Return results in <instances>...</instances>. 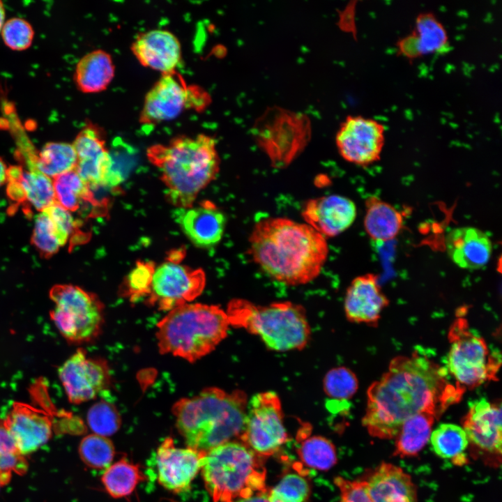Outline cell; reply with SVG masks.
<instances>
[{
  "mask_svg": "<svg viewBox=\"0 0 502 502\" xmlns=\"http://www.w3.org/2000/svg\"><path fill=\"white\" fill-rule=\"evenodd\" d=\"M464 392L449 381L444 367L423 353L397 356L369 387L363 424L374 437L393 439L409 417L421 412L438 417Z\"/></svg>",
  "mask_w": 502,
  "mask_h": 502,
  "instance_id": "6da1fadb",
  "label": "cell"
},
{
  "mask_svg": "<svg viewBox=\"0 0 502 502\" xmlns=\"http://www.w3.org/2000/svg\"><path fill=\"white\" fill-rule=\"evenodd\" d=\"M253 261L272 279L304 284L320 273L328 253L326 238L306 223L284 218L258 222L249 238Z\"/></svg>",
  "mask_w": 502,
  "mask_h": 502,
  "instance_id": "7a4b0ae2",
  "label": "cell"
},
{
  "mask_svg": "<svg viewBox=\"0 0 502 502\" xmlns=\"http://www.w3.org/2000/svg\"><path fill=\"white\" fill-rule=\"evenodd\" d=\"M248 398L241 390L231 392L208 387L175 402L172 413L187 447L200 452L239 439L244 427Z\"/></svg>",
  "mask_w": 502,
  "mask_h": 502,
  "instance_id": "3957f363",
  "label": "cell"
},
{
  "mask_svg": "<svg viewBox=\"0 0 502 502\" xmlns=\"http://www.w3.org/2000/svg\"><path fill=\"white\" fill-rule=\"evenodd\" d=\"M146 155L161 174L168 201L177 208L192 206L219 171L215 140L204 134L181 135L167 144L152 145Z\"/></svg>",
  "mask_w": 502,
  "mask_h": 502,
  "instance_id": "277c9868",
  "label": "cell"
},
{
  "mask_svg": "<svg viewBox=\"0 0 502 502\" xmlns=\"http://www.w3.org/2000/svg\"><path fill=\"white\" fill-rule=\"evenodd\" d=\"M230 326L226 310L214 305L188 303L170 311L157 324L159 351L193 363L213 351Z\"/></svg>",
  "mask_w": 502,
  "mask_h": 502,
  "instance_id": "5b68a950",
  "label": "cell"
},
{
  "mask_svg": "<svg viewBox=\"0 0 502 502\" xmlns=\"http://www.w3.org/2000/svg\"><path fill=\"white\" fill-rule=\"evenodd\" d=\"M230 326L243 328L259 337L271 350H300L307 344L310 327L304 308L289 301L267 305L235 299L226 310Z\"/></svg>",
  "mask_w": 502,
  "mask_h": 502,
  "instance_id": "8992f818",
  "label": "cell"
},
{
  "mask_svg": "<svg viewBox=\"0 0 502 502\" xmlns=\"http://www.w3.org/2000/svg\"><path fill=\"white\" fill-rule=\"evenodd\" d=\"M201 470L214 502H230L267 492L261 457L241 442L229 441L206 452Z\"/></svg>",
  "mask_w": 502,
  "mask_h": 502,
  "instance_id": "52a82bcc",
  "label": "cell"
},
{
  "mask_svg": "<svg viewBox=\"0 0 502 502\" xmlns=\"http://www.w3.org/2000/svg\"><path fill=\"white\" fill-rule=\"evenodd\" d=\"M448 340L450 345L444 367L457 386L465 390L497 379L501 363L500 352L492 349L470 328L466 319L458 317L453 321Z\"/></svg>",
  "mask_w": 502,
  "mask_h": 502,
  "instance_id": "ba28073f",
  "label": "cell"
},
{
  "mask_svg": "<svg viewBox=\"0 0 502 502\" xmlns=\"http://www.w3.org/2000/svg\"><path fill=\"white\" fill-rule=\"evenodd\" d=\"M54 303L51 319L69 342L82 344L96 338L104 323V305L94 294L70 284L50 290Z\"/></svg>",
  "mask_w": 502,
  "mask_h": 502,
  "instance_id": "9c48e42d",
  "label": "cell"
},
{
  "mask_svg": "<svg viewBox=\"0 0 502 502\" xmlns=\"http://www.w3.org/2000/svg\"><path fill=\"white\" fill-rule=\"evenodd\" d=\"M311 132L309 119L299 112L270 107L252 127L258 144L272 161L284 163L306 145Z\"/></svg>",
  "mask_w": 502,
  "mask_h": 502,
  "instance_id": "30bf717a",
  "label": "cell"
},
{
  "mask_svg": "<svg viewBox=\"0 0 502 502\" xmlns=\"http://www.w3.org/2000/svg\"><path fill=\"white\" fill-rule=\"evenodd\" d=\"M239 439L261 457L275 454L285 443L281 402L275 392L258 393L248 400Z\"/></svg>",
  "mask_w": 502,
  "mask_h": 502,
  "instance_id": "8fae6325",
  "label": "cell"
},
{
  "mask_svg": "<svg viewBox=\"0 0 502 502\" xmlns=\"http://www.w3.org/2000/svg\"><path fill=\"white\" fill-rule=\"evenodd\" d=\"M207 96L197 86H187L175 73L162 75L145 96L139 122L156 125L174 119L187 109H201Z\"/></svg>",
  "mask_w": 502,
  "mask_h": 502,
  "instance_id": "7c38bea8",
  "label": "cell"
},
{
  "mask_svg": "<svg viewBox=\"0 0 502 502\" xmlns=\"http://www.w3.org/2000/svg\"><path fill=\"white\" fill-rule=\"evenodd\" d=\"M206 284L205 273L180 261L167 260L155 268L147 303L159 310L170 311L195 301Z\"/></svg>",
  "mask_w": 502,
  "mask_h": 502,
  "instance_id": "4fadbf2b",
  "label": "cell"
},
{
  "mask_svg": "<svg viewBox=\"0 0 502 502\" xmlns=\"http://www.w3.org/2000/svg\"><path fill=\"white\" fill-rule=\"evenodd\" d=\"M386 128L380 121L358 115L346 117L336 134L340 155L347 162L367 166L380 160Z\"/></svg>",
  "mask_w": 502,
  "mask_h": 502,
  "instance_id": "5bb4252c",
  "label": "cell"
},
{
  "mask_svg": "<svg viewBox=\"0 0 502 502\" xmlns=\"http://www.w3.org/2000/svg\"><path fill=\"white\" fill-rule=\"evenodd\" d=\"M58 372L68 400L75 404L94 399L107 388L110 381L106 362L87 356L82 349L69 357Z\"/></svg>",
  "mask_w": 502,
  "mask_h": 502,
  "instance_id": "9a60e30c",
  "label": "cell"
},
{
  "mask_svg": "<svg viewBox=\"0 0 502 502\" xmlns=\"http://www.w3.org/2000/svg\"><path fill=\"white\" fill-rule=\"evenodd\" d=\"M206 452L191 448H176L173 439L165 438L157 449L158 480L174 493L184 492L201 470Z\"/></svg>",
  "mask_w": 502,
  "mask_h": 502,
  "instance_id": "2e32d148",
  "label": "cell"
},
{
  "mask_svg": "<svg viewBox=\"0 0 502 502\" xmlns=\"http://www.w3.org/2000/svg\"><path fill=\"white\" fill-rule=\"evenodd\" d=\"M462 428L470 442L482 452L495 456L501 460V406L485 398L469 404L467 413L463 418Z\"/></svg>",
  "mask_w": 502,
  "mask_h": 502,
  "instance_id": "e0dca14e",
  "label": "cell"
},
{
  "mask_svg": "<svg viewBox=\"0 0 502 502\" xmlns=\"http://www.w3.org/2000/svg\"><path fill=\"white\" fill-rule=\"evenodd\" d=\"M3 422L24 456L36 451L52 436V423L48 415L26 403L14 402Z\"/></svg>",
  "mask_w": 502,
  "mask_h": 502,
  "instance_id": "ac0fdd59",
  "label": "cell"
},
{
  "mask_svg": "<svg viewBox=\"0 0 502 502\" xmlns=\"http://www.w3.org/2000/svg\"><path fill=\"white\" fill-rule=\"evenodd\" d=\"M72 145L77 162L75 170L90 189L102 186L110 163V154L102 130L88 123L77 134Z\"/></svg>",
  "mask_w": 502,
  "mask_h": 502,
  "instance_id": "d6986e66",
  "label": "cell"
},
{
  "mask_svg": "<svg viewBox=\"0 0 502 502\" xmlns=\"http://www.w3.org/2000/svg\"><path fill=\"white\" fill-rule=\"evenodd\" d=\"M174 218L188 239L202 248H212L221 241L227 223L224 213L209 201L195 207L177 208Z\"/></svg>",
  "mask_w": 502,
  "mask_h": 502,
  "instance_id": "ffe728a7",
  "label": "cell"
},
{
  "mask_svg": "<svg viewBox=\"0 0 502 502\" xmlns=\"http://www.w3.org/2000/svg\"><path fill=\"white\" fill-rule=\"evenodd\" d=\"M356 213V204L351 199L332 195L308 201L302 216L307 225L326 238L337 236L350 227Z\"/></svg>",
  "mask_w": 502,
  "mask_h": 502,
  "instance_id": "44dd1931",
  "label": "cell"
},
{
  "mask_svg": "<svg viewBox=\"0 0 502 502\" xmlns=\"http://www.w3.org/2000/svg\"><path fill=\"white\" fill-rule=\"evenodd\" d=\"M131 50L143 66L162 75L175 73L181 59L179 40L174 33L165 29L140 33L134 40Z\"/></svg>",
  "mask_w": 502,
  "mask_h": 502,
  "instance_id": "7402d4cb",
  "label": "cell"
},
{
  "mask_svg": "<svg viewBox=\"0 0 502 502\" xmlns=\"http://www.w3.org/2000/svg\"><path fill=\"white\" fill-rule=\"evenodd\" d=\"M389 301L382 291L378 276L366 273L354 278L347 288L344 312L351 322L375 326Z\"/></svg>",
  "mask_w": 502,
  "mask_h": 502,
  "instance_id": "603a6c76",
  "label": "cell"
},
{
  "mask_svg": "<svg viewBox=\"0 0 502 502\" xmlns=\"http://www.w3.org/2000/svg\"><path fill=\"white\" fill-rule=\"evenodd\" d=\"M446 250L458 267L477 270L489 261L492 244L486 233L473 227H459L450 230L445 239Z\"/></svg>",
  "mask_w": 502,
  "mask_h": 502,
  "instance_id": "cb8c5ba5",
  "label": "cell"
},
{
  "mask_svg": "<svg viewBox=\"0 0 502 502\" xmlns=\"http://www.w3.org/2000/svg\"><path fill=\"white\" fill-rule=\"evenodd\" d=\"M449 46L446 27L430 12L420 13L416 18L412 31L398 40V52L409 59L442 53Z\"/></svg>",
  "mask_w": 502,
  "mask_h": 502,
  "instance_id": "d4e9b609",
  "label": "cell"
},
{
  "mask_svg": "<svg viewBox=\"0 0 502 502\" xmlns=\"http://www.w3.org/2000/svg\"><path fill=\"white\" fill-rule=\"evenodd\" d=\"M365 481L372 502H418L411 477L395 465L380 464Z\"/></svg>",
  "mask_w": 502,
  "mask_h": 502,
  "instance_id": "484cf974",
  "label": "cell"
},
{
  "mask_svg": "<svg viewBox=\"0 0 502 502\" xmlns=\"http://www.w3.org/2000/svg\"><path fill=\"white\" fill-rule=\"evenodd\" d=\"M114 73L111 55L102 50H96L79 59L75 70L74 82L84 93H99L107 88Z\"/></svg>",
  "mask_w": 502,
  "mask_h": 502,
  "instance_id": "4316f807",
  "label": "cell"
},
{
  "mask_svg": "<svg viewBox=\"0 0 502 502\" xmlns=\"http://www.w3.org/2000/svg\"><path fill=\"white\" fill-rule=\"evenodd\" d=\"M403 222L402 213L390 204L376 196L365 200L363 224L372 240L385 242L394 239L401 231Z\"/></svg>",
  "mask_w": 502,
  "mask_h": 502,
  "instance_id": "83f0119b",
  "label": "cell"
},
{
  "mask_svg": "<svg viewBox=\"0 0 502 502\" xmlns=\"http://www.w3.org/2000/svg\"><path fill=\"white\" fill-rule=\"evenodd\" d=\"M436 418L432 413L421 412L407 418L395 437V455L400 457L416 455L428 442Z\"/></svg>",
  "mask_w": 502,
  "mask_h": 502,
  "instance_id": "f1b7e54d",
  "label": "cell"
},
{
  "mask_svg": "<svg viewBox=\"0 0 502 502\" xmlns=\"http://www.w3.org/2000/svg\"><path fill=\"white\" fill-rule=\"evenodd\" d=\"M77 162L72 144L51 142L36 154L29 169H36L51 178L74 170Z\"/></svg>",
  "mask_w": 502,
  "mask_h": 502,
  "instance_id": "f546056e",
  "label": "cell"
},
{
  "mask_svg": "<svg viewBox=\"0 0 502 502\" xmlns=\"http://www.w3.org/2000/svg\"><path fill=\"white\" fill-rule=\"evenodd\" d=\"M430 442L439 457L451 459L457 465L466 462L464 452L469 440L462 427L452 423L441 424L431 433Z\"/></svg>",
  "mask_w": 502,
  "mask_h": 502,
  "instance_id": "4dcf8cb0",
  "label": "cell"
},
{
  "mask_svg": "<svg viewBox=\"0 0 502 502\" xmlns=\"http://www.w3.org/2000/svg\"><path fill=\"white\" fill-rule=\"evenodd\" d=\"M145 476L139 466L122 458L106 469L102 482L113 498L126 497L132 494Z\"/></svg>",
  "mask_w": 502,
  "mask_h": 502,
  "instance_id": "1f68e13d",
  "label": "cell"
},
{
  "mask_svg": "<svg viewBox=\"0 0 502 502\" xmlns=\"http://www.w3.org/2000/svg\"><path fill=\"white\" fill-rule=\"evenodd\" d=\"M52 181L56 202L67 211H77L84 201L95 204L91 190L75 169L59 175Z\"/></svg>",
  "mask_w": 502,
  "mask_h": 502,
  "instance_id": "d6a6232c",
  "label": "cell"
},
{
  "mask_svg": "<svg viewBox=\"0 0 502 502\" xmlns=\"http://www.w3.org/2000/svg\"><path fill=\"white\" fill-rule=\"evenodd\" d=\"M19 183L24 200L40 212L56 202L52 178L36 169H21Z\"/></svg>",
  "mask_w": 502,
  "mask_h": 502,
  "instance_id": "836d02e7",
  "label": "cell"
},
{
  "mask_svg": "<svg viewBox=\"0 0 502 502\" xmlns=\"http://www.w3.org/2000/svg\"><path fill=\"white\" fill-rule=\"evenodd\" d=\"M298 453L305 465L319 470L330 469L337 459L333 444L321 436H312L302 440Z\"/></svg>",
  "mask_w": 502,
  "mask_h": 502,
  "instance_id": "e575fe53",
  "label": "cell"
},
{
  "mask_svg": "<svg viewBox=\"0 0 502 502\" xmlns=\"http://www.w3.org/2000/svg\"><path fill=\"white\" fill-rule=\"evenodd\" d=\"M114 454V447L110 439L96 434L84 436L79 445L81 459L91 469H107L110 466Z\"/></svg>",
  "mask_w": 502,
  "mask_h": 502,
  "instance_id": "d590c367",
  "label": "cell"
},
{
  "mask_svg": "<svg viewBox=\"0 0 502 502\" xmlns=\"http://www.w3.org/2000/svg\"><path fill=\"white\" fill-rule=\"evenodd\" d=\"M155 266L151 261H139L124 279L121 289L123 297L130 302L148 297L151 293V284Z\"/></svg>",
  "mask_w": 502,
  "mask_h": 502,
  "instance_id": "8d00e7d4",
  "label": "cell"
},
{
  "mask_svg": "<svg viewBox=\"0 0 502 502\" xmlns=\"http://www.w3.org/2000/svg\"><path fill=\"white\" fill-rule=\"evenodd\" d=\"M358 382L355 374L349 368L338 367L329 370L324 379V389L330 398L345 402L356 393Z\"/></svg>",
  "mask_w": 502,
  "mask_h": 502,
  "instance_id": "74e56055",
  "label": "cell"
},
{
  "mask_svg": "<svg viewBox=\"0 0 502 502\" xmlns=\"http://www.w3.org/2000/svg\"><path fill=\"white\" fill-rule=\"evenodd\" d=\"M87 422L93 434L104 436L116 433L121 424V416L115 406L105 400L91 406L87 413Z\"/></svg>",
  "mask_w": 502,
  "mask_h": 502,
  "instance_id": "f35d334b",
  "label": "cell"
},
{
  "mask_svg": "<svg viewBox=\"0 0 502 502\" xmlns=\"http://www.w3.org/2000/svg\"><path fill=\"white\" fill-rule=\"evenodd\" d=\"M31 242L45 258L53 256L61 247L52 222L45 211L39 212L35 219Z\"/></svg>",
  "mask_w": 502,
  "mask_h": 502,
  "instance_id": "ab89813d",
  "label": "cell"
},
{
  "mask_svg": "<svg viewBox=\"0 0 502 502\" xmlns=\"http://www.w3.org/2000/svg\"><path fill=\"white\" fill-rule=\"evenodd\" d=\"M309 492V485L303 477L289 473L267 492V496L270 502H304Z\"/></svg>",
  "mask_w": 502,
  "mask_h": 502,
  "instance_id": "60d3db41",
  "label": "cell"
},
{
  "mask_svg": "<svg viewBox=\"0 0 502 502\" xmlns=\"http://www.w3.org/2000/svg\"><path fill=\"white\" fill-rule=\"evenodd\" d=\"M1 35L5 45L10 49L22 51L31 46L34 31L29 22L15 17L5 21Z\"/></svg>",
  "mask_w": 502,
  "mask_h": 502,
  "instance_id": "b9f144b4",
  "label": "cell"
},
{
  "mask_svg": "<svg viewBox=\"0 0 502 502\" xmlns=\"http://www.w3.org/2000/svg\"><path fill=\"white\" fill-rule=\"evenodd\" d=\"M43 211L52 222L61 246L65 245L77 228V222L71 213L56 202Z\"/></svg>",
  "mask_w": 502,
  "mask_h": 502,
  "instance_id": "7bdbcfd3",
  "label": "cell"
},
{
  "mask_svg": "<svg viewBox=\"0 0 502 502\" xmlns=\"http://www.w3.org/2000/svg\"><path fill=\"white\" fill-rule=\"evenodd\" d=\"M335 483L340 490V502H372L366 481H350L338 477Z\"/></svg>",
  "mask_w": 502,
  "mask_h": 502,
  "instance_id": "ee69618b",
  "label": "cell"
},
{
  "mask_svg": "<svg viewBox=\"0 0 502 502\" xmlns=\"http://www.w3.org/2000/svg\"><path fill=\"white\" fill-rule=\"evenodd\" d=\"M267 492L258 493L248 498L239 499L230 502H270L268 499Z\"/></svg>",
  "mask_w": 502,
  "mask_h": 502,
  "instance_id": "f6af8a7d",
  "label": "cell"
},
{
  "mask_svg": "<svg viewBox=\"0 0 502 502\" xmlns=\"http://www.w3.org/2000/svg\"><path fill=\"white\" fill-rule=\"evenodd\" d=\"M8 169V167L0 157V187L5 184L7 181Z\"/></svg>",
  "mask_w": 502,
  "mask_h": 502,
  "instance_id": "bcb514c9",
  "label": "cell"
},
{
  "mask_svg": "<svg viewBox=\"0 0 502 502\" xmlns=\"http://www.w3.org/2000/svg\"><path fill=\"white\" fill-rule=\"evenodd\" d=\"M5 22V8L2 1H0V33Z\"/></svg>",
  "mask_w": 502,
  "mask_h": 502,
  "instance_id": "7dc6e473",
  "label": "cell"
},
{
  "mask_svg": "<svg viewBox=\"0 0 502 502\" xmlns=\"http://www.w3.org/2000/svg\"><path fill=\"white\" fill-rule=\"evenodd\" d=\"M0 487H1V485H0Z\"/></svg>",
  "mask_w": 502,
  "mask_h": 502,
  "instance_id": "c3c4849f",
  "label": "cell"
}]
</instances>
